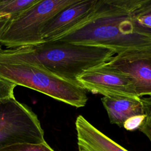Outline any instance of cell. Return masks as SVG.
<instances>
[{"mask_svg":"<svg viewBox=\"0 0 151 151\" xmlns=\"http://www.w3.org/2000/svg\"><path fill=\"white\" fill-rule=\"evenodd\" d=\"M106 64L132 79L139 97H151V52L117 54Z\"/></svg>","mask_w":151,"mask_h":151,"instance_id":"7","label":"cell"},{"mask_svg":"<svg viewBox=\"0 0 151 151\" xmlns=\"http://www.w3.org/2000/svg\"><path fill=\"white\" fill-rule=\"evenodd\" d=\"M37 116L15 97L0 100V148L21 143L45 142Z\"/></svg>","mask_w":151,"mask_h":151,"instance_id":"5","label":"cell"},{"mask_svg":"<svg viewBox=\"0 0 151 151\" xmlns=\"http://www.w3.org/2000/svg\"><path fill=\"white\" fill-rule=\"evenodd\" d=\"M143 1L99 0L87 21L57 41L106 48L116 55L151 52V32L134 19L135 10Z\"/></svg>","mask_w":151,"mask_h":151,"instance_id":"1","label":"cell"},{"mask_svg":"<svg viewBox=\"0 0 151 151\" xmlns=\"http://www.w3.org/2000/svg\"><path fill=\"white\" fill-rule=\"evenodd\" d=\"M39 0H0V18H11L38 2Z\"/></svg>","mask_w":151,"mask_h":151,"instance_id":"11","label":"cell"},{"mask_svg":"<svg viewBox=\"0 0 151 151\" xmlns=\"http://www.w3.org/2000/svg\"><path fill=\"white\" fill-rule=\"evenodd\" d=\"M0 151H54L46 142L41 143L16 144L0 148Z\"/></svg>","mask_w":151,"mask_h":151,"instance_id":"13","label":"cell"},{"mask_svg":"<svg viewBox=\"0 0 151 151\" xmlns=\"http://www.w3.org/2000/svg\"><path fill=\"white\" fill-rule=\"evenodd\" d=\"M146 117L147 115L146 114L132 116L124 122L123 127L128 131H134L139 129L145 122Z\"/></svg>","mask_w":151,"mask_h":151,"instance_id":"14","label":"cell"},{"mask_svg":"<svg viewBox=\"0 0 151 151\" xmlns=\"http://www.w3.org/2000/svg\"><path fill=\"white\" fill-rule=\"evenodd\" d=\"M77 0H39L12 18L1 39L7 49L43 42L41 32L46 24L58 12Z\"/></svg>","mask_w":151,"mask_h":151,"instance_id":"4","label":"cell"},{"mask_svg":"<svg viewBox=\"0 0 151 151\" xmlns=\"http://www.w3.org/2000/svg\"><path fill=\"white\" fill-rule=\"evenodd\" d=\"M16 86L14 83L0 77V100L14 97V90Z\"/></svg>","mask_w":151,"mask_h":151,"instance_id":"15","label":"cell"},{"mask_svg":"<svg viewBox=\"0 0 151 151\" xmlns=\"http://www.w3.org/2000/svg\"><path fill=\"white\" fill-rule=\"evenodd\" d=\"M11 17H5L0 18V52L2 51V44H1V39L3 34L4 33L6 27H8Z\"/></svg>","mask_w":151,"mask_h":151,"instance_id":"17","label":"cell"},{"mask_svg":"<svg viewBox=\"0 0 151 151\" xmlns=\"http://www.w3.org/2000/svg\"><path fill=\"white\" fill-rule=\"evenodd\" d=\"M99 0H77L51 19L44 27L43 41H55L87 21L95 11Z\"/></svg>","mask_w":151,"mask_h":151,"instance_id":"8","label":"cell"},{"mask_svg":"<svg viewBox=\"0 0 151 151\" xmlns=\"http://www.w3.org/2000/svg\"><path fill=\"white\" fill-rule=\"evenodd\" d=\"M0 77L77 108L88 100L87 91L77 81L29 63L0 59Z\"/></svg>","mask_w":151,"mask_h":151,"instance_id":"3","label":"cell"},{"mask_svg":"<svg viewBox=\"0 0 151 151\" xmlns=\"http://www.w3.org/2000/svg\"><path fill=\"white\" fill-rule=\"evenodd\" d=\"M101 102L107 111L111 124L123 127L129 117L144 114L143 104L139 97L113 95L103 96Z\"/></svg>","mask_w":151,"mask_h":151,"instance_id":"10","label":"cell"},{"mask_svg":"<svg viewBox=\"0 0 151 151\" xmlns=\"http://www.w3.org/2000/svg\"><path fill=\"white\" fill-rule=\"evenodd\" d=\"M106 48L60 41L2 50L0 59L19 61L39 65L61 77L77 81L84 71L99 67L114 56Z\"/></svg>","mask_w":151,"mask_h":151,"instance_id":"2","label":"cell"},{"mask_svg":"<svg viewBox=\"0 0 151 151\" xmlns=\"http://www.w3.org/2000/svg\"><path fill=\"white\" fill-rule=\"evenodd\" d=\"M134 19L139 26L151 32V0H144L135 10Z\"/></svg>","mask_w":151,"mask_h":151,"instance_id":"12","label":"cell"},{"mask_svg":"<svg viewBox=\"0 0 151 151\" xmlns=\"http://www.w3.org/2000/svg\"><path fill=\"white\" fill-rule=\"evenodd\" d=\"M149 140L151 145V122L146 119L142 126L138 129Z\"/></svg>","mask_w":151,"mask_h":151,"instance_id":"16","label":"cell"},{"mask_svg":"<svg viewBox=\"0 0 151 151\" xmlns=\"http://www.w3.org/2000/svg\"><path fill=\"white\" fill-rule=\"evenodd\" d=\"M77 82L86 91L103 96L119 95L139 97L132 79L106 63L84 71L77 77Z\"/></svg>","mask_w":151,"mask_h":151,"instance_id":"6","label":"cell"},{"mask_svg":"<svg viewBox=\"0 0 151 151\" xmlns=\"http://www.w3.org/2000/svg\"><path fill=\"white\" fill-rule=\"evenodd\" d=\"M78 151H128L95 127L82 115L75 122Z\"/></svg>","mask_w":151,"mask_h":151,"instance_id":"9","label":"cell"}]
</instances>
